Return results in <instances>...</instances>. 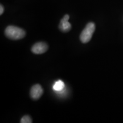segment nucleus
<instances>
[{
    "label": "nucleus",
    "instance_id": "nucleus-8",
    "mask_svg": "<svg viewBox=\"0 0 123 123\" xmlns=\"http://www.w3.org/2000/svg\"><path fill=\"white\" fill-rule=\"evenodd\" d=\"M4 6H3L2 5H0V14L2 15L3 13H4Z\"/></svg>",
    "mask_w": 123,
    "mask_h": 123
},
{
    "label": "nucleus",
    "instance_id": "nucleus-7",
    "mask_svg": "<svg viewBox=\"0 0 123 123\" xmlns=\"http://www.w3.org/2000/svg\"><path fill=\"white\" fill-rule=\"evenodd\" d=\"M20 122L21 123H31L33 121H32V119L30 116L25 115V116L22 117Z\"/></svg>",
    "mask_w": 123,
    "mask_h": 123
},
{
    "label": "nucleus",
    "instance_id": "nucleus-4",
    "mask_svg": "<svg viewBox=\"0 0 123 123\" xmlns=\"http://www.w3.org/2000/svg\"><path fill=\"white\" fill-rule=\"evenodd\" d=\"M43 93L42 87L40 84H35L31 87L30 90V96L34 100L39 99Z\"/></svg>",
    "mask_w": 123,
    "mask_h": 123
},
{
    "label": "nucleus",
    "instance_id": "nucleus-5",
    "mask_svg": "<svg viewBox=\"0 0 123 123\" xmlns=\"http://www.w3.org/2000/svg\"><path fill=\"white\" fill-rule=\"evenodd\" d=\"M69 18H70V16L68 14H66L61 19L59 27L60 30L62 31L67 32L70 31L71 29V25L68 22Z\"/></svg>",
    "mask_w": 123,
    "mask_h": 123
},
{
    "label": "nucleus",
    "instance_id": "nucleus-2",
    "mask_svg": "<svg viewBox=\"0 0 123 123\" xmlns=\"http://www.w3.org/2000/svg\"><path fill=\"white\" fill-rule=\"evenodd\" d=\"M95 30V25L93 22H90L86 25L80 35V39L83 43L90 42Z\"/></svg>",
    "mask_w": 123,
    "mask_h": 123
},
{
    "label": "nucleus",
    "instance_id": "nucleus-1",
    "mask_svg": "<svg viewBox=\"0 0 123 123\" xmlns=\"http://www.w3.org/2000/svg\"><path fill=\"white\" fill-rule=\"evenodd\" d=\"M5 35L9 39L13 40H19L22 39L26 35L24 29L14 26H9L5 31Z\"/></svg>",
    "mask_w": 123,
    "mask_h": 123
},
{
    "label": "nucleus",
    "instance_id": "nucleus-3",
    "mask_svg": "<svg viewBox=\"0 0 123 123\" xmlns=\"http://www.w3.org/2000/svg\"><path fill=\"white\" fill-rule=\"evenodd\" d=\"M48 46L44 42H38L34 44L31 48V51L35 54H42L47 51Z\"/></svg>",
    "mask_w": 123,
    "mask_h": 123
},
{
    "label": "nucleus",
    "instance_id": "nucleus-6",
    "mask_svg": "<svg viewBox=\"0 0 123 123\" xmlns=\"http://www.w3.org/2000/svg\"><path fill=\"white\" fill-rule=\"evenodd\" d=\"M64 87V84L62 80H58L55 82L54 85L53 86V89L55 91H59L62 90Z\"/></svg>",
    "mask_w": 123,
    "mask_h": 123
}]
</instances>
